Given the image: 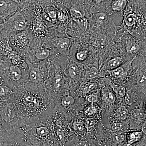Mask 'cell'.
<instances>
[{"label": "cell", "mask_w": 146, "mask_h": 146, "mask_svg": "<svg viewBox=\"0 0 146 146\" xmlns=\"http://www.w3.org/2000/svg\"><path fill=\"white\" fill-rule=\"evenodd\" d=\"M123 22L133 37L146 42V0H131Z\"/></svg>", "instance_id": "cell-1"}, {"label": "cell", "mask_w": 146, "mask_h": 146, "mask_svg": "<svg viewBox=\"0 0 146 146\" xmlns=\"http://www.w3.org/2000/svg\"><path fill=\"white\" fill-rule=\"evenodd\" d=\"M1 146H33L24 136L10 135Z\"/></svg>", "instance_id": "cell-2"}, {"label": "cell", "mask_w": 146, "mask_h": 146, "mask_svg": "<svg viewBox=\"0 0 146 146\" xmlns=\"http://www.w3.org/2000/svg\"><path fill=\"white\" fill-rule=\"evenodd\" d=\"M144 138L141 130H132L126 133V143L128 145H135L140 143Z\"/></svg>", "instance_id": "cell-3"}, {"label": "cell", "mask_w": 146, "mask_h": 146, "mask_svg": "<svg viewBox=\"0 0 146 146\" xmlns=\"http://www.w3.org/2000/svg\"><path fill=\"white\" fill-rule=\"evenodd\" d=\"M9 74L11 80L18 81L22 77V72L20 68L16 65L10 66L9 69Z\"/></svg>", "instance_id": "cell-4"}, {"label": "cell", "mask_w": 146, "mask_h": 146, "mask_svg": "<svg viewBox=\"0 0 146 146\" xmlns=\"http://www.w3.org/2000/svg\"><path fill=\"white\" fill-rule=\"evenodd\" d=\"M31 80L34 83H38L42 80V76L41 71L39 68L33 67L29 73Z\"/></svg>", "instance_id": "cell-5"}, {"label": "cell", "mask_w": 146, "mask_h": 146, "mask_svg": "<svg viewBox=\"0 0 146 146\" xmlns=\"http://www.w3.org/2000/svg\"><path fill=\"white\" fill-rule=\"evenodd\" d=\"M107 71L110 77L115 79L121 78L125 76L126 74L125 70L121 67H119L110 70H107Z\"/></svg>", "instance_id": "cell-6"}, {"label": "cell", "mask_w": 146, "mask_h": 146, "mask_svg": "<svg viewBox=\"0 0 146 146\" xmlns=\"http://www.w3.org/2000/svg\"><path fill=\"white\" fill-rule=\"evenodd\" d=\"M129 115L128 110L125 106H121L118 108L115 112V116L116 119L120 121L126 119Z\"/></svg>", "instance_id": "cell-7"}, {"label": "cell", "mask_w": 146, "mask_h": 146, "mask_svg": "<svg viewBox=\"0 0 146 146\" xmlns=\"http://www.w3.org/2000/svg\"><path fill=\"white\" fill-rule=\"evenodd\" d=\"M123 60L122 58L117 57L111 58L108 60L106 64V68L108 70H113L120 67V65L123 63Z\"/></svg>", "instance_id": "cell-8"}, {"label": "cell", "mask_w": 146, "mask_h": 146, "mask_svg": "<svg viewBox=\"0 0 146 146\" xmlns=\"http://www.w3.org/2000/svg\"><path fill=\"white\" fill-rule=\"evenodd\" d=\"M71 16L75 21L84 17L85 11L83 9L78 7H73L70 9Z\"/></svg>", "instance_id": "cell-9"}, {"label": "cell", "mask_w": 146, "mask_h": 146, "mask_svg": "<svg viewBox=\"0 0 146 146\" xmlns=\"http://www.w3.org/2000/svg\"><path fill=\"white\" fill-rule=\"evenodd\" d=\"M101 74L98 68L95 67H91L86 71L85 78L87 80H92L100 76Z\"/></svg>", "instance_id": "cell-10"}, {"label": "cell", "mask_w": 146, "mask_h": 146, "mask_svg": "<svg viewBox=\"0 0 146 146\" xmlns=\"http://www.w3.org/2000/svg\"><path fill=\"white\" fill-rule=\"evenodd\" d=\"M128 0H115L112 4V9L116 11L123 10L127 6Z\"/></svg>", "instance_id": "cell-11"}, {"label": "cell", "mask_w": 146, "mask_h": 146, "mask_svg": "<svg viewBox=\"0 0 146 146\" xmlns=\"http://www.w3.org/2000/svg\"><path fill=\"white\" fill-rule=\"evenodd\" d=\"M75 143L77 146H97L95 142L91 140L80 139L76 136H73Z\"/></svg>", "instance_id": "cell-12"}, {"label": "cell", "mask_w": 146, "mask_h": 146, "mask_svg": "<svg viewBox=\"0 0 146 146\" xmlns=\"http://www.w3.org/2000/svg\"><path fill=\"white\" fill-rule=\"evenodd\" d=\"M9 134L4 126L0 117V146L9 138Z\"/></svg>", "instance_id": "cell-13"}, {"label": "cell", "mask_w": 146, "mask_h": 146, "mask_svg": "<svg viewBox=\"0 0 146 146\" xmlns=\"http://www.w3.org/2000/svg\"><path fill=\"white\" fill-rule=\"evenodd\" d=\"M102 99L105 102L109 104H113L116 101V96L111 91H106L103 93Z\"/></svg>", "instance_id": "cell-14"}, {"label": "cell", "mask_w": 146, "mask_h": 146, "mask_svg": "<svg viewBox=\"0 0 146 146\" xmlns=\"http://www.w3.org/2000/svg\"><path fill=\"white\" fill-rule=\"evenodd\" d=\"M64 85V80L63 77L60 74H57L55 76L54 81V86L56 90H60Z\"/></svg>", "instance_id": "cell-15"}, {"label": "cell", "mask_w": 146, "mask_h": 146, "mask_svg": "<svg viewBox=\"0 0 146 146\" xmlns=\"http://www.w3.org/2000/svg\"><path fill=\"white\" fill-rule=\"evenodd\" d=\"M70 40L68 38H61L59 39L57 44V48L59 50L63 51L68 48L70 45Z\"/></svg>", "instance_id": "cell-16"}, {"label": "cell", "mask_w": 146, "mask_h": 146, "mask_svg": "<svg viewBox=\"0 0 146 146\" xmlns=\"http://www.w3.org/2000/svg\"><path fill=\"white\" fill-rule=\"evenodd\" d=\"M68 72L71 78L74 79L76 78L78 75V69L77 65L75 63L70 64L68 68Z\"/></svg>", "instance_id": "cell-17"}, {"label": "cell", "mask_w": 146, "mask_h": 146, "mask_svg": "<svg viewBox=\"0 0 146 146\" xmlns=\"http://www.w3.org/2000/svg\"><path fill=\"white\" fill-rule=\"evenodd\" d=\"M74 99L72 97L70 96H65L62 98L61 103L65 107H68L72 105L74 103Z\"/></svg>", "instance_id": "cell-18"}, {"label": "cell", "mask_w": 146, "mask_h": 146, "mask_svg": "<svg viewBox=\"0 0 146 146\" xmlns=\"http://www.w3.org/2000/svg\"><path fill=\"white\" fill-rule=\"evenodd\" d=\"M75 21L76 22L79 27L83 31H86L88 29V21L87 18L84 17Z\"/></svg>", "instance_id": "cell-19"}, {"label": "cell", "mask_w": 146, "mask_h": 146, "mask_svg": "<svg viewBox=\"0 0 146 146\" xmlns=\"http://www.w3.org/2000/svg\"><path fill=\"white\" fill-rule=\"evenodd\" d=\"M94 18L95 21L98 23H104L107 19V16L104 12H99L94 14Z\"/></svg>", "instance_id": "cell-20"}, {"label": "cell", "mask_w": 146, "mask_h": 146, "mask_svg": "<svg viewBox=\"0 0 146 146\" xmlns=\"http://www.w3.org/2000/svg\"><path fill=\"white\" fill-rule=\"evenodd\" d=\"M50 51L48 49H42L38 51L35 54V57L39 60L46 59L49 56Z\"/></svg>", "instance_id": "cell-21"}, {"label": "cell", "mask_w": 146, "mask_h": 146, "mask_svg": "<svg viewBox=\"0 0 146 146\" xmlns=\"http://www.w3.org/2000/svg\"><path fill=\"white\" fill-rule=\"evenodd\" d=\"M89 55V51L84 49L80 51L77 53L76 57L77 59L80 61H83L86 60Z\"/></svg>", "instance_id": "cell-22"}, {"label": "cell", "mask_w": 146, "mask_h": 146, "mask_svg": "<svg viewBox=\"0 0 146 146\" xmlns=\"http://www.w3.org/2000/svg\"><path fill=\"white\" fill-rule=\"evenodd\" d=\"M26 21L24 19H21L16 21L14 23V27L17 30L21 31L23 30L27 26Z\"/></svg>", "instance_id": "cell-23"}, {"label": "cell", "mask_w": 146, "mask_h": 146, "mask_svg": "<svg viewBox=\"0 0 146 146\" xmlns=\"http://www.w3.org/2000/svg\"><path fill=\"white\" fill-rule=\"evenodd\" d=\"M115 93L118 96L123 98L125 96L127 91L125 87L122 86H118L115 87L113 89Z\"/></svg>", "instance_id": "cell-24"}, {"label": "cell", "mask_w": 146, "mask_h": 146, "mask_svg": "<svg viewBox=\"0 0 146 146\" xmlns=\"http://www.w3.org/2000/svg\"><path fill=\"white\" fill-rule=\"evenodd\" d=\"M124 130V125L121 123H115L111 127V129L112 131L116 133H123V129Z\"/></svg>", "instance_id": "cell-25"}, {"label": "cell", "mask_w": 146, "mask_h": 146, "mask_svg": "<svg viewBox=\"0 0 146 146\" xmlns=\"http://www.w3.org/2000/svg\"><path fill=\"white\" fill-rule=\"evenodd\" d=\"M97 109L93 104L86 107L84 110V114L86 116H90L96 113Z\"/></svg>", "instance_id": "cell-26"}, {"label": "cell", "mask_w": 146, "mask_h": 146, "mask_svg": "<svg viewBox=\"0 0 146 146\" xmlns=\"http://www.w3.org/2000/svg\"><path fill=\"white\" fill-rule=\"evenodd\" d=\"M74 130L79 132H82L84 130V125L80 121H76L73 123Z\"/></svg>", "instance_id": "cell-27"}, {"label": "cell", "mask_w": 146, "mask_h": 146, "mask_svg": "<svg viewBox=\"0 0 146 146\" xmlns=\"http://www.w3.org/2000/svg\"><path fill=\"white\" fill-rule=\"evenodd\" d=\"M96 85L94 82H88L85 84L84 88V91L86 93L92 91L96 88Z\"/></svg>", "instance_id": "cell-28"}, {"label": "cell", "mask_w": 146, "mask_h": 146, "mask_svg": "<svg viewBox=\"0 0 146 146\" xmlns=\"http://www.w3.org/2000/svg\"><path fill=\"white\" fill-rule=\"evenodd\" d=\"M87 101L92 104L97 102L98 101V97L94 94H90L86 97Z\"/></svg>", "instance_id": "cell-29"}, {"label": "cell", "mask_w": 146, "mask_h": 146, "mask_svg": "<svg viewBox=\"0 0 146 146\" xmlns=\"http://www.w3.org/2000/svg\"><path fill=\"white\" fill-rule=\"evenodd\" d=\"M10 58L11 60H12V62L13 63V65H17L18 62H19V57L16 54V53L13 52L11 54Z\"/></svg>", "instance_id": "cell-30"}, {"label": "cell", "mask_w": 146, "mask_h": 146, "mask_svg": "<svg viewBox=\"0 0 146 146\" xmlns=\"http://www.w3.org/2000/svg\"><path fill=\"white\" fill-rule=\"evenodd\" d=\"M125 101L127 104L129 105H132L133 104V98L130 94L129 93H126L125 96Z\"/></svg>", "instance_id": "cell-31"}, {"label": "cell", "mask_w": 146, "mask_h": 146, "mask_svg": "<svg viewBox=\"0 0 146 146\" xmlns=\"http://www.w3.org/2000/svg\"><path fill=\"white\" fill-rule=\"evenodd\" d=\"M95 121L93 119H88L86 120L85 125L87 127L91 128L95 125Z\"/></svg>", "instance_id": "cell-32"}, {"label": "cell", "mask_w": 146, "mask_h": 146, "mask_svg": "<svg viewBox=\"0 0 146 146\" xmlns=\"http://www.w3.org/2000/svg\"><path fill=\"white\" fill-rule=\"evenodd\" d=\"M49 17L53 21H55L57 18V14L56 12L54 11H51L48 13Z\"/></svg>", "instance_id": "cell-33"}, {"label": "cell", "mask_w": 146, "mask_h": 146, "mask_svg": "<svg viewBox=\"0 0 146 146\" xmlns=\"http://www.w3.org/2000/svg\"><path fill=\"white\" fill-rule=\"evenodd\" d=\"M7 7V4L5 2L3 1H0V12L4 11Z\"/></svg>", "instance_id": "cell-34"}, {"label": "cell", "mask_w": 146, "mask_h": 146, "mask_svg": "<svg viewBox=\"0 0 146 146\" xmlns=\"http://www.w3.org/2000/svg\"><path fill=\"white\" fill-rule=\"evenodd\" d=\"M58 20L61 22H64L67 19V17L65 16V14L61 12L58 13Z\"/></svg>", "instance_id": "cell-35"}, {"label": "cell", "mask_w": 146, "mask_h": 146, "mask_svg": "<svg viewBox=\"0 0 146 146\" xmlns=\"http://www.w3.org/2000/svg\"><path fill=\"white\" fill-rule=\"evenodd\" d=\"M141 130L142 131L143 133L144 137L146 136V119L144 123H143L142 126H141Z\"/></svg>", "instance_id": "cell-36"}, {"label": "cell", "mask_w": 146, "mask_h": 146, "mask_svg": "<svg viewBox=\"0 0 146 146\" xmlns=\"http://www.w3.org/2000/svg\"><path fill=\"white\" fill-rule=\"evenodd\" d=\"M139 146H146V141L144 138L141 141Z\"/></svg>", "instance_id": "cell-37"}, {"label": "cell", "mask_w": 146, "mask_h": 146, "mask_svg": "<svg viewBox=\"0 0 146 146\" xmlns=\"http://www.w3.org/2000/svg\"><path fill=\"white\" fill-rule=\"evenodd\" d=\"M103 0H92L93 2L95 4H98L100 3H101L102 1Z\"/></svg>", "instance_id": "cell-38"}, {"label": "cell", "mask_w": 146, "mask_h": 146, "mask_svg": "<svg viewBox=\"0 0 146 146\" xmlns=\"http://www.w3.org/2000/svg\"><path fill=\"white\" fill-rule=\"evenodd\" d=\"M143 54L146 56V42H145L144 43V50Z\"/></svg>", "instance_id": "cell-39"}, {"label": "cell", "mask_w": 146, "mask_h": 146, "mask_svg": "<svg viewBox=\"0 0 146 146\" xmlns=\"http://www.w3.org/2000/svg\"><path fill=\"white\" fill-rule=\"evenodd\" d=\"M143 107L145 112L146 113V100L145 101V102L143 103Z\"/></svg>", "instance_id": "cell-40"}, {"label": "cell", "mask_w": 146, "mask_h": 146, "mask_svg": "<svg viewBox=\"0 0 146 146\" xmlns=\"http://www.w3.org/2000/svg\"><path fill=\"white\" fill-rule=\"evenodd\" d=\"M144 138H145V141H146V137H144Z\"/></svg>", "instance_id": "cell-41"}]
</instances>
